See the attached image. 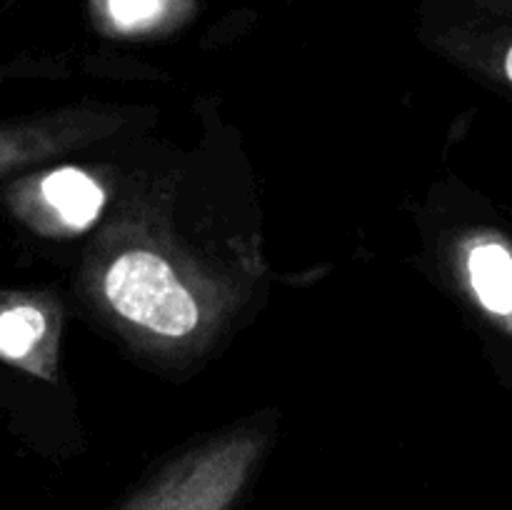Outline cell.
Instances as JSON below:
<instances>
[{"label": "cell", "mask_w": 512, "mask_h": 510, "mask_svg": "<svg viewBox=\"0 0 512 510\" xmlns=\"http://www.w3.org/2000/svg\"><path fill=\"white\" fill-rule=\"evenodd\" d=\"M160 0H110V10L123 25H135L148 20L158 10Z\"/></svg>", "instance_id": "6"}, {"label": "cell", "mask_w": 512, "mask_h": 510, "mask_svg": "<svg viewBox=\"0 0 512 510\" xmlns=\"http://www.w3.org/2000/svg\"><path fill=\"white\" fill-rule=\"evenodd\" d=\"M225 495H228V490L210 480V483L190 485V488L175 493L163 510H218L225 503Z\"/></svg>", "instance_id": "5"}, {"label": "cell", "mask_w": 512, "mask_h": 510, "mask_svg": "<svg viewBox=\"0 0 512 510\" xmlns=\"http://www.w3.org/2000/svg\"><path fill=\"white\" fill-rule=\"evenodd\" d=\"M43 195L60 218L73 228H85L103 208V188L78 168H60L43 180Z\"/></svg>", "instance_id": "2"}, {"label": "cell", "mask_w": 512, "mask_h": 510, "mask_svg": "<svg viewBox=\"0 0 512 510\" xmlns=\"http://www.w3.org/2000/svg\"><path fill=\"white\" fill-rule=\"evenodd\" d=\"M470 280L480 303L498 315L512 313V255L503 245L485 243L470 253Z\"/></svg>", "instance_id": "3"}, {"label": "cell", "mask_w": 512, "mask_h": 510, "mask_svg": "<svg viewBox=\"0 0 512 510\" xmlns=\"http://www.w3.org/2000/svg\"><path fill=\"white\" fill-rule=\"evenodd\" d=\"M505 73H508V78L512 80V48H510L508 58H505Z\"/></svg>", "instance_id": "7"}, {"label": "cell", "mask_w": 512, "mask_h": 510, "mask_svg": "<svg viewBox=\"0 0 512 510\" xmlns=\"http://www.w3.org/2000/svg\"><path fill=\"white\" fill-rule=\"evenodd\" d=\"M105 295L123 318L168 338L188 335L198 325V305L160 255L123 253L105 275Z\"/></svg>", "instance_id": "1"}, {"label": "cell", "mask_w": 512, "mask_h": 510, "mask_svg": "<svg viewBox=\"0 0 512 510\" xmlns=\"http://www.w3.org/2000/svg\"><path fill=\"white\" fill-rule=\"evenodd\" d=\"M45 333L43 313L28 305L5 310L0 315V353L5 358H23Z\"/></svg>", "instance_id": "4"}]
</instances>
